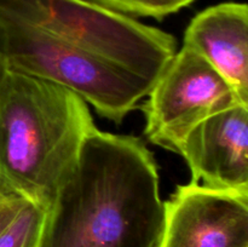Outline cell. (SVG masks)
<instances>
[{
	"label": "cell",
	"mask_w": 248,
	"mask_h": 247,
	"mask_svg": "<svg viewBox=\"0 0 248 247\" xmlns=\"http://www.w3.org/2000/svg\"><path fill=\"white\" fill-rule=\"evenodd\" d=\"M144 99L145 136L153 144L173 153L213 114L248 104L210 63L186 46L176 52Z\"/></svg>",
	"instance_id": "5"
},
{
	"label": "cell",
	"mask_w": 248,
	"mask_h": 247,
	"mask_svg": "<svg viewBox=\"0 0 248 247\" xmlns=\"http://www.w3.org/2000/svg\"><path fill=\"white\" fill-rule=\"evenodd\" d=\"M106 9L130 17H153L162 19L189 6L194 0H87Z\"/></svg>",
	"instance_id": "10"
},
{
	"label": "cell",
	"mask_w": 248,
	"mask_h": 247,
	"mask_svg": "<svg viewBox=\"0 0 248 247\" xmlns=\"http://www.w3.org/2000/svg\"><path fill=\"white\" fill-rule=\"evenodd\" d=\"M45 207L27 200L0 234V247H38Z\"/></svg>",
	"instance_id": "9"
},
{
	"label": "cell",
	"mask_w": 248,
	"mask_h": 247,
	"mask_svg": "<svg viewBox=\"0 0 248 247\" xmlns=\"http://www.w3.org/2000/svg\"><path fill=\"white\" fill-rule=\"evenodd\" d=\"M94 128L84 99L6 65L0 77V177L19 196L46 207Z\"/></svg>",
	"instance_id": "2"
},
{
	"label": "cell",
	"mask_w": 248,
	"mask_h": 247,
	"mask_svg": "<svg viewBox=\"0 0 248 247\" xmlns=\"http://www.w3.org/2000/svg\"><path fill=\"white\" fill-rule=\"evenodd\" d=\"M162 227L154 155L140 138L96 127L45 207L38 247H157Z\"/></svg>",
	"instance_id": "1"
},
{
	"label": "cell",
	"mask_w": 248,
	"mask_h": 247,
	"mask_svg": "<svg viewBox=\"0 0 248 247\" xmlns=\"http://www.w3.org/2000/svg\"><path fill=\"white\" fill-rule=\"evenodd\" d=\"M157 247H248V191L178 185L164 202Z\"/></svg>",
	"instance_id": "6"
},
{
	"label": "cell",
	"mask_w": 248,
	"mask_h": 247,
	"mask_svg": "<svg viewBox=\"0 0 248 247\" xmlns=\"http://www.w3.org/2000/svg\"><path fill=\"white\" fill-rule=\"evenodd\" d=\"M27 200L21 196L0 201V234L14 220Z\"/></svg>",
	"instance_id": "11"
},
{
	"label": "cell",
	"mask_w": 248,
	"mask_h": 247,
	"mask_svg": "<svg viewBox=\"0 0 248 247\" xmlns=\"http://www.w3.org/2000/svg\"><path fill=\"white\" fill-rule=\"evenodd\" d=\"M24 22L154 85L177 52L173 35L87 0H0Z\"/></svg>",
	"instance_id": "3"
},
{
	"label": "cell",
	"mask_w": 248,
	"mask_h": 247,
	"mask_svg": "<svg viewBox=\"0 0 248 247\" xmlns=\"http://www.w3.org/2000/svg\"><path fill=\"white\" fill-rule=\"evenodd\" d=\"M19 196L4 179L0 177V201L1 200H7V199H12V198H17ZM22 198V196H21Z\"/></svg>",
	"instance_id": "12"
},
{
	"label": "cell",
	"mask_w": 248,
	"mask_h": 247,
	"mask_svg": "<svg viewBox=\"0 0 248 247\" xmlns=\"http://www.w3.org/2000/svg\"><path fill=\"white\" fill-rule=\"evenodd\" d=\"M6 68V50H5V34L0 23V77Z\"/></svg>",
	"instance_id": "13"
},
{
	"label": "cell",
	"mask_w": 248,
	"mask_h": 247,
	"mask_svg": "<svg viewBox=\"0 0 248 247\" xmlns=\"http://www.w3.org/2000/svg\"><path fill=\"white\" fill-rule=\"evenodd\" d=\"M183 46L210 63L248 103V7L222 2L199 12L184 33Z\"/></svg>",
	"instance_id": "8"
},
{
	"label": "cell",
	"mask_w": 248,
	"mask_h": 247,
	"mask_svg": "<svg viewBox=\"0 0 248 247\" xmlns=\"http://www.w3.org/2000/svg\"><path fill=\"white\" fill-rule=\"evenodd\" d=\"M7 68L69 90L103 118L123 123L152 84L24 22L0 16Z\"/></svg>",
	"instance_id": "4"
},
{
	"label": "cell",
	"mask_w": 248,
	"mask_h": 247,
	"mask_svg": "<svg viewBox=\"0 0 248 247\" xmlns=\"http://www.w3.org/2000/svg\"><path fill=\"white\" fill-rule=\"evenodd\" d=\"M191 181L248 191V104L239 103L199 124L182 142Z\"/></svg>",
	"instance_id": "7"
}]
</instances>
